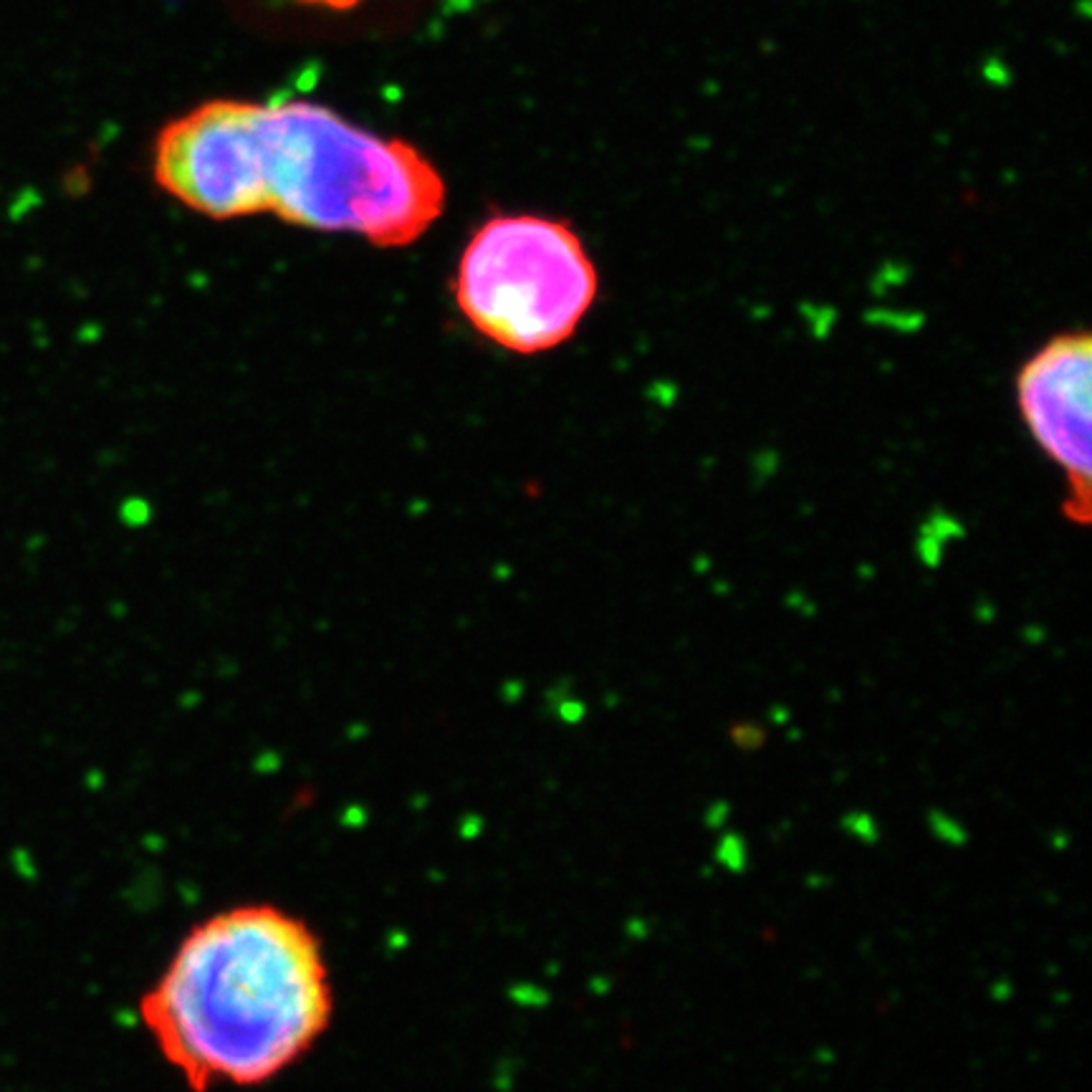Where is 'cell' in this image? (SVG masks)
I'll return each mask as SVG.
<instances>
[{
  "mask_svg": "<svg viewBox=\"0 0 1092 1092\" xmlns=\"http://www.w3.org/2000/svg\"><path fill=\"white\" fill-rule=\"evenodd\" d=\"M843 828L850 832L852 837H860L862 843H875L878 840V828H875V819L867 811H850L843 817Z\"/></svg>",
  "mask_w": 1092,
  "mask_h": 1092,
  "instance_id": "7",
  "label": "cell"
},
{
  "mask_svg": "<svg viewBox=\"0 0 1092 1092\" xmlns=\"http://www.w3.org/2000/svg\"><path fill=\"white\" fill-rule=\"evenodd\" d=\"M716 860L725 867V870H731V873H743V870H746V862H749L743 837L736 835V832H725V835L721 837V843H718Z\"/></svg>",
  "mask_w": 1092,
  "mask_h": 1092,
  "instance_id": "5",
  "label": "cell"
},
{
  "mask_svg": "<svg viewBox=\"0 0 1092 1092\" xmlns=\"http://www.w3.org/2000/svg\"><path fill=\"white\" fill-rule=\"evenodd\" d=\"M152 167L167 196L205 218L273 213L377 248L410 246L445 211L443 178L413 145L304 99L200 104L160 132Z\"/></svg>",
  "mask_w": 1092,
  "mask_h": 1092,
  "instance_id": "1",
  "label": "cell"
},
{
  "mask_svg": "<svg viewBox=\"0 0 1092 1092\" xmlns=\"http://www.w3.org/2000/svg\"><path fill=\"white\" fill-rule=\"evenodd\" d=\"M336 1015L324 941L283 905L220 908L185 930L137 1016L190 1092L248 1090L297 1067Z\"/></svg>",
  "mask_w": 1092,
  "mask_h": 1092,
  "instance_id": "2",
  "label": "cell"
},
{
  "mask_svg": "<svg viewBox=\"0 0 1092 1092\" xmlns=\"http://www.w3.org/2000/svg\"><path fill=\"white\" fill-rule=\"evenodd\" d=\"M1090 372L1092 339L1062 332L1047 339L1016 372V405L1039 451L1062 470V511L1075 526L1090 523Z\"/></svg>",
  "mask_w": 1092,
  "mask_h": 1092,
  "instance_id": "4",
  "label": "cell"
},
{
  "mask_svg": "<svg viewBox=\"0 0 1092 1092\" xmlns=\"http://www.w3.org/2000/svg\"><path fill=\"white\" fill-rule=\"evenodd\" d=\"M731 739H734L743 751H757L759 746L764 743V731H761L759 725H742V728H734V731H731Z\"/></svg>",
  "mask_w": 1092,
  "mask_h": 1092,
  "instance_id": "8",
  "label": "cell"
},
{
  "mask_svg": "<svg viewBox=\"0 0 1092 1092\" xmlns=\"http://www.w3.org/2000/svg\"><path fill=\"white\" fill-rule=\"evenodd\" d=\"M301 3H312V6H324V9H334V10H347V9H354L359 0H301Z\"/></svg>",
  "mask_w": 1092,
  "mask_h": 1092,
  "instance_id": "9",
  "label": "cell"
},
{
  "mask_svg": "<svg viewBox=\"0 0 1092 1092\" xmlns=\"http://www.w3.org/2000/svg\"><path fill=\"white\" fill-rule=\"evenodd\" d=\"M452 294L488 342L514 354H541L570 342L592 312L600 273L570 223L508 213L470 235Z\"/></svg>",
  "mask_w": 1092,
  "mask_h": 1092,
  "instance_id": "3",
  "label": "cell"
},
{
  "mask_svg": "<svg viewBox=\"0 0 1092 1092\" xmlns=\"http://www.w3.org/2000/svg\"><path fill=\"white\" fill-rule=\"evenodd\" d=\"M929 822H930V829H933V835H936L938 840H944L946 845H953V847L966 845V840H968L966 829L961 828L959 822H953L951 817H946L944 811L930 810Z\"/></svg>",
  "mask_w": 1092,
  "mask_h": 1092,
  "instance_id": "6",
  "label": "cell"
}]
</instances>
